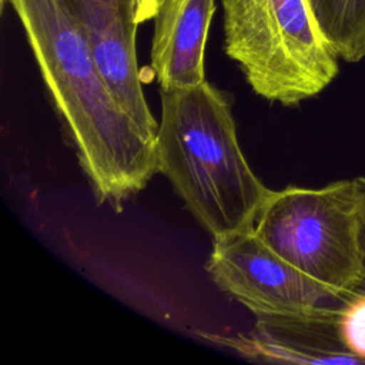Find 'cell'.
<instances>
[{"instance_id": "cell-1", "label": "cell", "mask_w": 365, "mask_h": 365, "mask_svg": "<svg viewBox=\"0 0 365 365\" xmlns=\"http://www.w3.org/2000/svg\"><path fill=\"white\" fill-rule=\"evenodd\" d=\"M14 9L41 78L98 202L120 207L155 173L157 141L103 78L70 0H3Z\"/></svg>"}, {"instance_id": "cell-2", "label": "cell", "mask_w": 365, "mask_h": 365, "mask_svg": "<svg viewBox=\"0 0 365 365\" xmlns=\"http://www.w3.org/2000/svg\"><path fill=\"white\" fill-rule=\"evenodd\" d=\"M155 141L158 171L212 238L252 227L269 190L242 154L221 90L204 80L161 91Z\"/></svg>"}, {"instance_id": "cell-3", "label": "cell", "mask_w": 365, "mask_h": 365, "mask_svg": "<svg viewBox=\"0 0 365 365\" xmlns=\"http://www.w3.org/2000/svg\"><path fill=\"white\" fill-rule=\"evenodd\" d=\"M224 50L255 94L295 106L336 77L338 57L308 0H221Z\"/></svg>"}, {"instance_id": "cell-4", "label": "cell", "mask_w": 365, "mask_h": 365, "mask_svg": "<svg viewBox=\"0 0 365 365\" xmlns=\"http://www.w3.org/2000/svg\"><path fill=\"white\" fill-rule=\"evenodd\" d=\"M362 227L358 177L319 188L269 190L252 222L254 232L278 255L344 297L359 289L365 275Z\"/></svg>"}, {"instance_id": "cell-5", "label": "cell", "mask_w": 365, "mask_h": 365, "mask_svg": "<svg viewBox=\"0 0 365 365\" xmlns=\"http://www.w3.org/2000/svg\"><path fill=\"white\" fill-rule=\"evenodd\" d=\"M205 268L220 289L255 317L335 311L346 298L278 255L252 227L215 237Z\"/></svg>"}, {"instance_id": "cell-6", "label": "cell", "mask_w": 365, "mask_h": 365, "mask_svg": "<svg viewBox=\"0 0 365 365\" xmlns=\"http://www.w3.org/2000/svg\"><path fill=\"white\" fill-rule=\"evenodd\" d=\"M338 314L339 308L305 315H259L248 334H204V338L264 362L359 364L341 341Z\"/></svg>"}, {"instance_id": "cell-7", "label": "cell", "mask_w": 365, "mask_h": 365, "mask_svg": "<svg viewBox=\"0 0 365 365\" xmlns=\"http://www.w3.org/2000/svg\"><path fill=\"white\" fill-rule=\"evenodd\" d=\"M215 0H165L154 17L151 68L161 91L205 80L204 53Z\"/></svg>"}, {"instance_id": "cell-8", "label": "cell", "mask_w": 365, "mask_h": 365, "mask_svg": "<svg viewBox=\"0 0 365 365\" xmlns=\"http://www.w3.org/2000/svg\"><path fill=\"white\" fill-rule=\"evenodd\" d=\"M327 43L338 58L365 57V0H308Z\"/></svg>"}, {"instance_id": "cell-9", "label": "cell", "mask_w": 365, "mask_h": 365, "mask_svg": "<svg viewBox=\"0 0 365 365\" xmlns=\"http://www.w3.org/2000/svg\"><path fill=\"white\" fill-rule=\"evenodd\" d=\"M338 328L344 346L365 364V289L348 295L339 308Z\"/></svg>"}, {"instance_id": "cell-10", "label": "cell", "mask_w": 365, "mask_h": 365, "mask_svg": "<svg viewBox=\"0 0 365 365\" xmlns=\"http://www.w3.org/2000/svg\"><path fill=\"white\" fill-rule=\"evenodd\" d=\"M78 20L106 13H124L135 19V0H70ZM137 21V20H135Z\"/></svg>"}, {"instance_id": "cell-11", "label": "cell", "mask_w": 365, "mask_h": 365, "mask_svg": "<svg viewBox=\"0 0 365 365\" xmlns=\"http://www.w3.org/2000/svg\"><path fill=\"white\" fill-rule=\"evenodd\" d=\"M158 11V0H135V20L138 24L154 20Z\"/></svg>"}, {"instance_id": "cell-12", "label": "cell", "mask_w": 365, "mask_h": 365, "mask_svg": "<svg viewBox=\"0 0 365 365\" xmlns=\"http://www.w3.org/2000/svg\"><path fill=\"white\" fill-rule=\"evenodd\" d=\"M361 187H362V192H364V227H362V247H364V264H365V175L358 177ZM359 289H365V275L362 279V284L359 287Z\"/></svg>"}, {"instance_id": "cell-13", "label": "cell", "mask_w": 365, "mask_h": 365, "mask_svg": "<svg viewBox=\"0 0 365 365\" xmlns=\"http://www.w3.org/2000/svg\"><path fill=\"white\" fill-rule=\"evenodd\" d=\"M164 1H165V0H158V9H160V7H161V4H163V3H164Z\"/></svg>"}]
</instances>
